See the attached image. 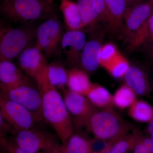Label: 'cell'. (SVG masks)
Masks as SVG:
<instances>
[{"label":"cell","mask_w":153,"mask_h":153,"mask_svg":"<svg viewBox=\"0 0 153 153\" xmlns=\"http://www.w3.org/2000/svg\"><path fill=\"white\" fill-rule=\"evenodd\" d=\"M123 77L125 84L130 88L137 95H149L152 90L147 74L138 66H130Z\"/></svg>","instance_id":"obj_14"},{"label":"cell","mask_w":153,"mask_h":153,"mask_svg":"<svg viewBox=\"0 0 153 153\" xmlns=\"http://www.w3.org/2000/svg\"><path fill=\"white\" fill-rule=\"evenodd\" d=\"M94 8L98 14L101 22L108 26L109 17L107 9L105 0H90Z\"/></svg>","instance_id":"obj_30"},{"label":"cell","mask_w":153,"mask_h":153,"mask_svg":"<svg viewBox=\"0 0 153 153\" xmlns=\"http://www.w3.org/2000/svg\"><path fill=\"white\" fill-rule=\"evenodd\" d=\"M128 112L131 118L139 122L148 123L153 119V107L145 100H136Z\"/></svg>","instance_id":"obj_23"},{"label":"cell","mask_w":153,"mask_h":153,"mask_svg":"<svg viewBox=\"0 0 153 153\" xmlns=\"http://www.w3.org/2000/svg\"><path fill=\"white\" fill-rule=\"evenodd\" d=\"M76 3L84 28H88L90 30L96 28L97 24L101 22V20L90 0H77Z\"/></svg>","instance_id":"obj_24"},{"label":"cell","mask_w":153,"mask_h":153,"mask_svg":"<svg viewBox=\"0 0 153 153\" xmlns=\"http://www.w3.org/2000/svg\"><path fill=\"white\" fill-rule=\"evenodd\" d=\"M85 96L96 108H112L114 105L113 95L105 88L97 83H92Z\"/></svg>","instance_id":"obj_21"},{"label":"cell","mask_w":153,"mask_h":153,"mask_svg":"<svg viewBox=\"0 0 153 153\" xmlns=\"http://www.w3.org/2000/svg\"><path fill=\"white\" fill-rule=\"evenodd\" d=\"M0 116L12 126V133L36 127L37 121L27 109L16 102L1 97Z\"/></svg>","instance_id":"obj_8"},{"label":"cell","mask_w":153,"mask_h":153,"mask_svg":"<svg viewBox=\"0 0 153 153\" xmlns=\"http://www.w3.org/2000/svg\"><path fill=\"white\" fill-rule=\"evenodd\" d=\"M92 83L83 69L74 67L68 71L67 88L69 90L85 95Z\"/></svg>","instance_id":"obj_20"},{"label":"cell","mask_w":153,"mask_h":153,"mask_svg":"<svg viewBox=\"0 0 153 153\" xmlns=\"http://www.w3.org/2000/svg\"><path fill=\"white\" fill-rule=\"evenodd\" d=\"M86 41V36L82 30H67L64 33L60 44V55L63 53L68 66L77 67L79 64Z\"/></svg>","instance_id":"obj_12"},{"label":"cell","mask_w":153,"mask_h":153,"mask_svg":"<svg viewBox=\"0 0 153 153\" xmlns=\"http://www.w3.org/2000/svg\"><path fill=\"white\" fill-rule=\"evenodd\" d=\"M66 1V0H61V2L63 1Z\"/></svg>","instance_id":"obj_39"},{"label":"cell","mask_w":153,"mask_h":153,"mask_svg":"<svg viewBox=\"0 0 153 153\" xmlns=\"http://www.w3.org/2000/svg\"><path fill=\"white\" fill-rule=\"evenodd\" d=\"M153 41V12L139 32L128 43L129 51H134L141 46H148Z\"/></svg>","instance_id":"obj_22"},{"label":"cell","mask_w":153,"mask_h":153,"mask_svg":"<svg viewBox=\"0 0 153 153\" xmlns=\"http://www.w3.org/2000/svg\"><path fill=\"white\" fill-rule=\"evenodd\" d=\"M133 153H153V140L149 136L140 134L132 151Z\"/></svg>","instance_id":"obj_28"},{"label":"cell","mask_w":153,"mask_h":153,"mask_svg":"<svg viewBox=\"0 0 153 153\" xmlns=\"http://www.w3.org/2000/svg\"><path fill=\"white\" fill-rule=\"evenodd\" d=\"M130 65L119 52L113 60L103 67L115 78H122L128 70Z\"/></svg>","instance_id":"obj_27"},{"label":"cell","mask_w":153,"mask_h":153,"mask_svg":"<svg viewBox=\"0 0 153 153\" xmlns=\"http://www.w3.org/2000/svg\"><path fill=\"white\" fill-rule=\"evenodd\" d=\"M36 83L42 97L44 120L52 127L61 142L64 143L74 133V129L73 122L66 108L63 96L49 83L46 69L37 79Z\"/></svg>","instance_id":"obj_1"},{"label":"cell","mask_w":153,"mask_h":153,"mask_svg":"<svg viewBox=\"0 0 153 153\" xmlns=\"http://www.w3.org/2000/svg\"><path fill=\"white\" fill-rule=\"evenodd\" d=\"M136 94L125 84L119 88L113 95L114 105L121 109L129 108L136 100Z\"/></svg>","instance_id":"obj_26"},{"label":"cell","mask_w":153,"mask_h":153,"mask_svg":"<svg viewBox=\"0 0 153 153\" xmlns=\"http://www.w3.org/2000/svg\"><path fill=\"white\" fill-rule=\"evenodd\" d=\"M102 46L101 39L94 36L86 41L79 62L83 70L86 72H93L100 66V52Z\"/></svg>","instance_id":"obj_15"},{"label":"cell","mask_w":153,"mask_h":153,"mask_svg":"<svg viewBox=\"0 0 153 153\" xmlns=\"http://www.w3.org/2000/svg\"><path fill=\"white\" fill-rule=\"evenodd\" d=\"M1 1H2V0H1Z\"/></svg>","instance_id":"obj_41"},{"label":"cell","mask_w":153,"mask_h":153,"mask_svg":"<svg viewBox=\"0 0 153 153\" xmlns=\"http://www.w3.org/2000/svg\"><path fill=\"white\" fill-rule=\"evenodd\" d=\"M30 81L29 76L12 61H0V88H12Z\"/></svg>","instance_id":"obj_13"},{"label":"cell","mask_w":153,"mask_h":153,"mask_svg":"<svg viewBox=\"0 0 153 153\" xmlns=\"http://www.w3.org/2000/svg\"><path fill=\"white\" fill-rule=\"evenodd\" d=\"M46 74L49 83L55 89L63 91L66 89L68 71L60 61L53 60L48 63Z\"/></svg>","instance_id":"obj_19"},{"label":"cell","mask_w":153,"mask_h":153,"mask_svg":"<svg viewBox=\"0 0 153 153\" xmlns=\"http://www.w3.org/2000/svg\"><path fill=\"white\" fill-rule=\"evenodd\" d=\"M0 127H1V137H5L7 132L13 131L12 126L0 116Z\"/></svg>","instance_id":"obj_32"},{"label":"cell","mask_w":153,"mask_h":153,"mask_svg":"<svg viewBox=\"0 0 153 153\" xmlns=\"http://www.w3.org/2000/svg\"><path fill=\"white\" fill-rule=\"evenodd\" d=\"M152 1H153V0H152Z\"/></svg>","instance_id":"obj_40"},{"label":"cell","mask_w":153,"mask_h":153,"mask_svg":"<svg viewBox=\"0 0 153 153\" xmlns=\"http://www.w3.org/2000/svg\"><path fill=\"white\" fill-rule=\"evenodd\" d=\"M95 140H91L80 133H73L68 139L60 145L63 153H90L93 152Z\"/></svg>","instance_id":"obj_17"},{"label":"cell","mask_w":153,"mask_h":153,"mask_svg":"<svg viewBox=\"0 0 153 153\" xmlns=\"http://www.w3.org/2000/svg\"><path fill=\"white\" fill-rule=\"evenodd\" d=\"M0 13L9 22L25 24L58 16V10L43 0H2Z\"/></svg>","instance_id":"obj_2"},{"label":"cell","mask_w":153,"mask_h":153,"mask_svg":"<svg viewBox=\"0 0 153 153\" xmlns=\"http://www.w3.org/2000/svg\"><path fill=\"white\" fill-rule=\"evenodd\" d=\"M127 9L142 1V0H126Z\"/></svg>","instance_id":"obj_36"},{"label":"cell","mask_w":153,"mask_h":153,"mask_svg":"<svg viewBox=\"0 0 153 153\" xmlns=\"http://www.w3.org/2000/svg\"><path fill=\"white\" fill-rule=\"evenodd\" d=\"M153 12V1L141 2L127 9L122 34L128 43L139 32Z\"/></svg>","instance_id":"obj_9"},{"label":"cell","mask_w":153,"mask_h":153,"mask_svg":"<svg viewBox=\"0 0 153 153\" xmlns=\"http://www.w3.org/2000/svg\"><path fill=\"white\" fill-rule=\"evenodd\" d=\"M26 23L16 28L1 27L0 61L18 58L36 40L37 29L33 23Z\"/></svg>","instance_id":"obj_4"},{"label":"cell","mask_w":153,"mask_h":153,"mask_svg":"<svg viewBox=\"0 0 153 153\" xmlns=\"http://www.w3.org/2000/svg\"><path fill=\"white\" fill-rule=\"evenodd\" d=\"M0 97L16 102L32 114L37 123L44 120L42 115V97L38 86L31 81L9 88H1Z\"/></svg>","instance_id":"obj_5"},{"label":"cell","mask_w":153,"mask_h":153,"mask_svg":"<svg viewBox=\"0 0 153 153\" xmlns=\"http://www.w3.org/2000/svg\"><path fill=\"white\" fill-rule=\"evenodd\" d=\"M64 34L58 16L45 20L37 29L36 46L47 59L60 55V44Z\"/></svg>","instance_id":"obj_7"},{"label":"cell","mask_w":153,"mask_h":153,"mask_svg":"<svg viewBox=\"0 0 153 153\" xmlns=\"http://www.w3.org/2000/svg\"><path fill=\"white\" fill-rule=\"evenodd\" d=\"M148 56L151 63L153 65V41L148 46Z\"/></svg>","instance_id":"obj_34"},{"label":"cell","mask_w":153,"mask_h":153,"mask_svg":"<svg viewBox=\"0 0 153 153\" xmlns=\"http://www.w3.org/2000/svg\"><path fill=\"white\" fill-rule=\"evenodd\" d=\"M115 142H109L107 143L104 147L102 148L101 150L99 151H93L90 153H108L109 151Z\"/></svg>","instance_id":"obj_33"},{"label":"cell","mask_w":153,"mask_h":153,"mask_svg":"<svg viewBox=\"0 0 153 153\" xmlns=\"http://www.w3.org/2000/svg\"><path fill=\"white\" fill-rule=\"evenodd\" d=\"M141 132L139 129L135 128L123 137L114 143L108 153H129L133 151Z\"/></svg>","instance_id":"obj_25"},{"label":"cell","mask_w":153,"mask_h":153,"mask_svg":"<svg viewBox=\"0 0 153 153\" xmlns=\"http://www.w3.org/2000/svg\"><path fill=\"white\" fill-rule=\"evenodd\" d=\"M1 146L4 153H32L24 150L18 147L12 140L6 138L5 137H1Z\"/></svg>","instance_id":"obj_31"},{"label":"cell","mask_w":153,"mask_h":153,"mask_svg":"<svg viewBox=\"0 0 153 153\" xmlns=\"http://www.w3.org/2000/svg\"><path fill=\"white\" fill-rule=\"evenodd\" d=\"M43 1H44L47 2V3H50L51 4H54V1H53V0H43Z\"/></svg>","instance_id":"obj_38"},{"label":"cell","mask_w":153,"mask_h":153,"mask_svg":"<svg viewBox=\"0 0 153 153\" xmlns=\"http://www.w3.org/2000/svg\"><path fill=\"white\" fill-rule=\"evenodd\" d=\"M85 127L96 140L116 142L129 132L132 126L112 108H97L85 121Z\"/></svg>","instance_id":"obj_3"},{"label":"cell","mask_w":153,"mask_h":153,"mask_svg":"<svg viewBox=\"0 0 153 153\" xmlns=\"http://www.w3.org/2000/svg\"><path fill=\"white\" fill-rule=\"evenodd\" d=\"M60 11L68 30H82L84 26L76 3L70 0L61 2Z\"/></svg>","instance_id":"obj_18"},{"label":"cell","mask_w":153,"mask_h":153,"mask_svg":"<svg viewBox=\"0 0 153 153\" xmlns=\"http://www.w3.org/2000/svg\"><path fill=\"white\" fill-rule=\"evenodd\" d=\"M109 17L108 28L112 33H122L124 21L127 9L126 0H105Z\"/></svg>","instance_id":"obj_16"},{"label":"cell","mask_w":153,"mask_h":153,"mask_svg":"<svg viewBox=\"0 0 153 153\" xmlns=\"http://www.w3.org/2000/svg\"><path fill=\"white\" fill-rule=\"evenodd\" d=\"M63 97L72 122L78 128L82 127L88 117L97 109L85 96L66 89Z\"/></svg>","instance_id":"obj_10"},{"label":"cell","mask_w":153,"mask_h":153,"mask_svg":"<svg viewBox=\"0 0 153 153\" xmlns=\"http://www.w3.org/2000/svg\"><path fill=\"white\" fill-rule=\"evenodd\" d=\"M147 132L150 137L153 140V119L148 123Z\"/></svg>","instance_id":"obj_35"},{"label":"cell","mask_w":153,"mask_h":153,"mask_svg":"<svg viewBox=\"0 0 153 153\" xmlns=\"http://www.w3.org/2000/svg\"><path fill=\"white\" fill-rule=\"evenodd\" d=\"M13 142L32 153H51L59 146L52 134L37 127L13 132Z\"/></svg>","instance_id":"obj_6"},{"label":"cell","mask_w":153,"mask_h":153,"mask_svg":"<svg viewBox=\"0 0 153 153\" xmlns=\"http://www.w3.org/2000/svg\"><path fill=\"white\" fill-rule=\"evenodd\" d=\"M59 146H60V145L55 148V149L52 151V152L51 153H63L61 152V150H60V148H59Z\"/></svg>","instance_id":"obj_37"},{"label":"cell","mask_w":153,"mask_h":153,"mask_svg":"<svg viewBox=\"0 0 153 153\" xmlns=\"http://www.w3.org/2000/svg\"><path fill=\"white\" fill-rule=\"evenodd\" d=\"M119 52L114 44L108 43L102 45L100 52V65L103 67L116 57Z\"/></svg>","instance_id":"obj_29"},{"label":"cell","mask_w":153,"mask_h":153,"mask_svg":"<svg viewBox=\"0 0 153 153\" xmlns=\"http://www.w3.org/2000/svg\"><path fill=\"white\" fill-rule=\"evenodd\" d=\"M18 62L19 68L36 82L44 74L48 64L46 56L36 45L25 49L18 57Z\"/></svg>","instance_id":"obj_11"}]
</instances>
